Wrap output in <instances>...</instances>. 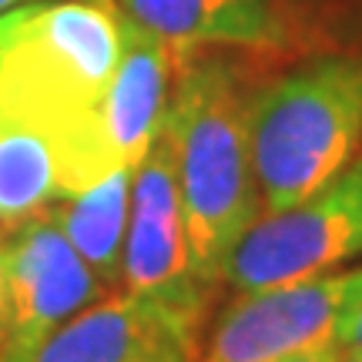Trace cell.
<instances>
[{
	"instance_id": "6da1fadb",
	"label": "cell",
	"mask_w": 362,
	"mask_h": 362,
	"mask_svg": "<svg viewBox=\"0 0 362 362\" xmlns=\"http://www.w3.org/2000/svg\"><path fill=\"white\" fill-rule=\"evenodd\" d=\"M121 27L104 0H30L0 13V124L51 144L61 198L111 175L101 107Z\"/></svg>"
},
{
	"instance_id": "7a4b0ae2",
	"label": "cell",
	"mask_w": 362,
	"mask_h": 362,
	"mask_svg": "<svg viewBox=\"0 0 362 362\" xmlns=\"http://www.w3.org/2000/svg\"><path fill=\"white\" fill-rule=\"evenodd\" d=\"M178 57V78L161 131L175 151L194 275L215 292L225 282L232 248L262 215L248 131L252 94L228 61Z\"/></svg>"
},
{
	"instance_id": "3957f363",
	"label": "cell",
	"mask_w": 362,
	"mask_h": 362,
	"mask_svg": "<svg viewBox=\"0 0 362 362\" xmlns=\"http://www.w3.org/2000/svg\"><path fill=\"white\" fill-rule=\"evenodd\" d=\"M262 211H282L346 171L362 138V57H325L252 94Z\"/></svg>"
},
{
	"instance_id": "277c9868",
	"label": "cell",
	"mask_w": 362,
	"mask_h": 362,
	"mask_svg": "<svg viewBox=\"0 0 362 362\" xmlns=\"http://www.w3.org/2000/svg\"><path fill=\"white\" fill-rule=\"evenodd\" d=\"M362 255V158L305 202L262 211L225 262V282L259 292L302 282Z\"/></svg>"
},
{
	"instance_id": "5b68a950",
	"label": "cell",
	"mask_w": 362,
	"mask_h": 362,
	"mask_svg": "<svg viewBox=\"0 0 362 362\" xmlns=\"http://www.w3.org/2000/svg\"><path fill=\"white\" fill-rule=\"evenodd\" d=\"M7 349L0 362H30L44 339L107 292L78 255L51 208L4 232Z\"/></svg>"
},
{
	"instance_id": "8992f818",
	"label": "cell",
	"mask_w": 362,
	"mask_h": 362,
	"mask_svg": "<svg viewBox=\"0 0 362 362\" xmlns=\"http://www.w3.org/2000/svg\"><path fill=\"white\" fill-rule=\"evenodd\" d=\"M121 288L202 319L208 292L194 275L178 168L161 131L131 178V218L121 255Z\"/></svg>"
},
{
	"instance_id": "52a82bcc",
	"label": "cell",
	"mask_w": 362,
	"mask_h": 362,
	"mask_svg": "<svg viewBox=\"0 0 362 362\" xmlns=\"http://www.w3.org/2000/svg\"><path fill=\"white\" fill-rule=\"evenodd\" d=\"M359 269L322 272L302 282L238 292L208 339L202 362H272L336 339Z\"/></svg>"
},
{
	"instance_id": "ba28073f",
	"label": "cell",
	"mask_w": 362,
	"mask_h": 362,
	"mask_svg": "<svg viewBox=\"0 0 362 362\" xmlns=\"http://www.w3.org/2000/svg\"><path fill=\"white\" fill-rule=\"evenodd\" d=\"M198 322L134 292H104L44 339L30 362H194Z\"/></svg>"
},
{
	"instance_id": "9c48e42d",
	"label": "cell",
	"mask_w": 362,
	"mask_h": 362,
	"mask_svg": "<svg viewBox=\"0 0 362 362\" xmlns=\"http://www.w3.org/2000/svg\"><path fill=\"white\" fill-rule=\"evenodd\" d=\"M121 47L101 107V151L107 168H138L165 128L175 47L117 11Z\"/></svg>"
},
{
	"instance_id": "30bf717a",
	"label": "cell",
	"mask_w": 362,
	"mask_h": 362,
	"mask_svg": "<svg viewBox=\"0 0 362 362\" xmlns=\"http://www.w3.org/2000/svg\"><path fill=\"white\" fill-rule=\"evenodd\" d=\"M111 7L171 44L175 54L194 47H279L285 21L275 0H111Z\"/></svg>"
},
{
	"instance_id": "8fae6325",
	"label": "cell",
	"mask_w": 362,
	"mask_h": 362,
	"mask_svg": "<svg viewBox=\"0 0 362 362\" xmlns=\"http://www.w3.org/2000/svg\"><path fill=\"white\" fill-rule=\"evenodd\" d=\"M131 178L134 168H115L98 185L78 194L57 198L51 215L64 228L67 242L98 272L107 288H121V255L131 218Z\"/></svg>"
},
{
	"instance_id": "7c38bea8",
	"label": "cell",
	"mask_w": 362,
	"mask_h": 362,
	"mask_svg": "<svg viewBox=\"0 0 362 362\" xmlns=\"http://www.w3.org/2000/svg\"><path fill=\"white\" fill-rule=\"evenodd\" d=\"M61 198L51 144L30 131L0 124V225L11 228Z\"/></svg>"
},
{
	"instance_id": "4fadbf2b",
	"label": "cell",
	"mask_w": 362,
	"mask_h": 362,
	"mask_svg": "<svg viewBox=\"0 0 362 362\" xmlns=\"http://www.w3.org/2000/svg\"><path fill=\"white\" fill-rule=\"evenodd\" d=\"M336 342L346 349V356H359L362 352V269L349 298H346V305H342V315H339Z\"/></svg>"
},
{
	"instance_id": "5bb4252c",
	"label": "cell",
	"mask_w": 362,
	"mask_h": 362,
	"mask_svg": "<svg viewBox=\"0 0 362 362\" xmlns=\"http://www.w3.org/2000/svg\"><path fill=\"white\" fill-rule=\"evenodd\" d=\"M272 362H346V349L339 346L336 339H329V342H319V346H309V349L288 352V356L272 359Z\"/></svg>"
},
{
	"instance_id": "9a60e30c",
	"label": "cell",
	"mask_w": 362,
	"mask_h": 362,
	"mask_svg": "<svg viewBox=\"0 0 362 362\" xmlns=\"http://www.w3.org/2000/svg\"><path fill=\"white\" fill-rule=\"evenodd\" d=\"M7 349V275H4V228H0V359Z\"/></svg>"
},
{
	"instance_id": "2e32d148",
	"label": "cell",
	"mask_w": 362,
	"mask_h": 362,
	"mask_svg": "<svg viewBox=\"0 0 362 362\" xmlns=\"http://www.w3.org/2000/svg\"><path fill=\"white\" fill-rule=\"evenodd\" d=\"M21 4H30V0H0V13L11 11V7H21ZM104 4H111V0H104Z\"/></svg>"
},
{
	"instance_id": "e0dca14e",
	"label": "cell",
	"mask_w": 362,
	"mask_h": 362,
	"mask_svg": "<svg viewBox=\"0 0 362 362\" xmlns=\"http://www.w3.org/2000/svg\"><path fill=\"white\" fill-rule=\"evenodd\" d=\"M346 362H362V352L359 356H346Z\"/></svg>"
}]
</instances>
